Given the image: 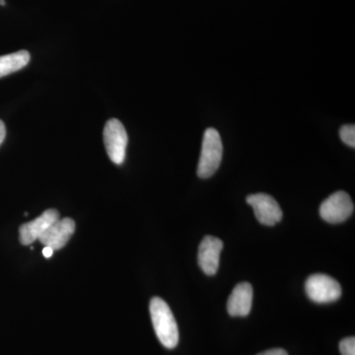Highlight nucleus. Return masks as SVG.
<instances>
[{
	"label": "nucleus",
	"mask_w": 355,
	"mask_h": 355,
	"mask_svg": "<svg viewBox=\"0 0 355 355\" xmlns=\"http://www.w3.org/2000/svg\"><path fill=\"white\" fill-rule=\"evenodd\" d=\"M149 310L159 342L166 349H175L179 343V330L169 306L163 299L154 297L151 299Z\"/></svg>",
	"instance_id": "1"
},
{
	"label": "nucleus",
	"mask_w": 355,
	"mask_h": 355,
	"mask_svg": "<svg viewBox=\"0 0 355 355\" xmlns=\"http://www.w3.org/2000/svg\"><path fill=\"white\" fill-rule=\"evenodd\" d=\"M223 146L216 128H207L203 135L202 154L198 166V176L207 179L214 176L221 164Z\"/></svg>",
	"instance_id": "2"
},
{
	"label": "nucleus",
	"mask_w": 355,
	"mask_h": 355,
	"mask_svg": "<svg viewBox=\"0 0 355 355\" xmlns=\"http://www.w3.org/2000/svg\"><path fill=\"white\" fill-rule=\"evenodd\" d=\"M305 291L308 297L319 304L335 302L342 296L340 284L323 273L310 275L306 280Z\"/></svg>",
	"instance_id": "3"
},
{
	"label": "nucleus",
	"mask_w": 355,
	"mask_h": 355,
	"mask_svg": "<svg viewBox=\"0 0 355 355\" xmlns=\"http://www.w3.org/2000/svg\"><path fill=\"white\" fill-rule=\"evenodd\" d=\"M104 144L110 159L114 164L121 165L125 161L128 137L123 123L116 119L107 121L104 128Z\"/></svg>",
	"instance_id": "4"
},
{
	"label": "nucleus",
	"mask_w": 355,
	"mask_h": 355,
	"mask_svg": "<svg viewBox=\"0 0 355 355\" xmlns=\"http://www.w3.org/2000/svg\"><path fill=\"white\" fill-rule=\"evenodd\" d=\"M354 205L349 193L338 191L324 200L320 207V216L329 223H340L354 214Z\"/></svg>",
	"instance_id": "5"
},
{
	"label": "nucleus",
	"mask_w": 355,
	"mask_h": 355,
	"mask_svg": "<svg viewBox=\"0 0 355 355\" xmlns=\"http://www.w3.org/2000/svg\"><path fill=\"white\" fill-rule=\"evenodd\" d=\"M247 202L253 207L254 216L260 223L273 226L282 218V210L279 203L266 193H254L247 197Z\"/></svg>",
	"instance_id": "6"
},
{
	"label": "nucleus",
	"mask_w": 355,
	"mask_h": 355,
	"mask_svg": "<svg viewBox=\"0 0 355 355\" xmlns=\"http://www.w3.org/2000/svg\"><path fill=\"white\" fill-rule=\"evenodd\" d=\"M223 242L214 236H205L198 248V265L207 275H216L219 268V258Z\"/></svg>",
	"instance_id": "7"
},
{
	"label": "nucleus",
	"mask_w": 355,
	"mask_h": 355,
	"mask_svg": "<svg viewBox=\"0 0 355 355\" xmlns=\"http://www.w3.org/2000/svg\"><path fill=\"white\" fill-rule=\"evenodd\" d=\"M76 231V222L71 218L58 219L44 231L39 238L40 242L46 247L55 250L64 248Z\"/></svg>",
	"instance_id": "8"
},
{
	"label": "nucleus",
	"mask_w": 355,
	"mask_h": 355,
	"mask_svg": "<svg viewBox=\"0 0 355 355\" xmlns=\"http://www.w3.org/2000/svg\"><path fill=\"white\" fill-rule=\"evenodd\" d=\"M58 219H60V214L58 210L48 209L38 218L21 225L19 228L21 244L26 246V245H31L36 240H39V238L44 234V231Z\"/></svg>",
	"instance_id": "9"
},
{
	"label": "nucleus",
	"mask_w": 355,
	"mask_h": 355,
	"mask_svg": "<svg viewBox=\"0 0 355 355\" xmlns=\"http://www.w3.org/2000/svg\"><path fill=\"white\" fill-rule=\"evenodd\" d=\"M253 287L248 282L237 284L228 299L227 311L232 317H246L253 304Z\"/></svg>",
	"instance_id": "10"
},
{
	"label": "nucleus",
	"mask_w": 355,
	"mask_h": 355,
	"mask_svg": "<svg viewBox=\"0 0 355 355\" xmlns=\"http://www.w3.org/2000/svg\"><path fill=\"white\" fill-rule=\"evenodd\" d=\"M30 53L27 51H19L10 55L0 57V77L9 76L22 69L29 64Z\"/></svg>",
	"instance_id": "11"
},
{
	"label": "nucleus",
	"mask_w": 355,
	"mask_h": 355,
	"mask_svg": "<svg viewBox=\"0 0 355 355\" xmlns=\"http://www.w3.org/2000/svg\"><path fill=\"white\" fill-rule=\"evenodd\" d=\"M340 139L345 142L347 146L355 147V127L354 125H343L340 130Z\"/></svg>",
	"instance_id": "12"
},
{
	"label": "nucleus",
	"mask_w": 355,
	"mask_h": 355,
	"mask_svg": "<svg viewBox=\"0 0 355 355\" xmlns=\"http://www.w3.org/2000/svg\"><path fill=\"white\" fill-rule=\"evenodd\" d=\"M340 354L343 355H355L354 336L345 338L340 343Z\"/></svg>",
	"instance_id": "13"
},
{
	"label": "nucleus",
	"mask_w": 355,
	"mask_h": 355,
	"mask_svg": "<svg viewBox=\"0 0 355 355\" xmlns=\"http://www.w3.org/2000/svg\"><path fill=\"white\" fill-rule=\"evenodd\" d=\"M258 355H288V354L282 349H272L266 350V352H261Z\"/></svg>",
	"instance_id": "14"
},
{
	"label": "nucleus",
	"mask_w": 355,
	"mask_h": 355,
	"mask_svg": "<svg viewBox=\"0 0 355 355\" xmlns=\"http://www.w3.org/2000/svg\"><path fill=\"white\" fill-rule=\"evenodd\" d=\"M6 125H4L3 121L0 120V146H1L2 142H3L4 139H6Z\"/></svg>",
	"instance_id": "15"
},
{
	"label": "nucleus",
	"mask_w": 355,
	"mask_h": 355,
	"mask_svg": "<svg viewBox=\"0 0 355 355\" xmlns=\"http://www.w3.org/2000/svg\"><path fill=\"white\" fill-rule=\"evenodd\" d=\"M53 250L50 247H44L43 249V254L44 258H51L53 256Z\"/></svg>",
	"instance_id": "16"
},
{
	"label": "nucleus",
	"mask_w": 355,
	"mask_h": 355,
	"mask_svg": "<svg viewBox=\"0 0 355 355\" xmlns=\"http://www.w3.org/2000/svg\"><path fill=\"white\" fill-rule=\"evenodd\" d=\"M0 4H1V6H4V4H6V1H4V0H0Z\"/></svg>",
	"instance_id": "17"
}]
</instances>
